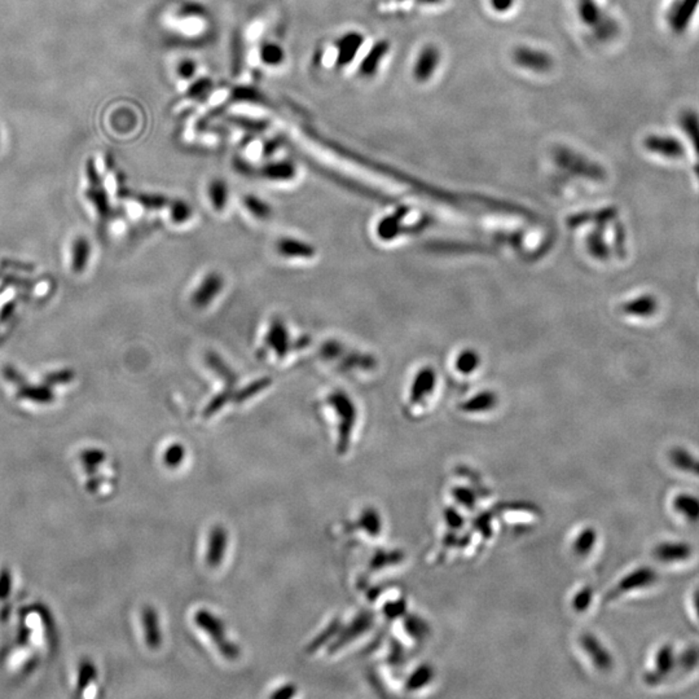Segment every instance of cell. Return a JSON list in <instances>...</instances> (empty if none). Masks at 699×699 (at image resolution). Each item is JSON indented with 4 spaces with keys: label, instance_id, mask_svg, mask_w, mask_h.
Here are the masks:
<instances>
[{
    "label": "cell",
    "instance_id": "cell-1",
    "mask_svg": "<svg viewBox=\"0 0 699 699\" xmlns=\"http://www.w3.org/2000/svg\"><path fill=\"white\" fill-rule=\"evenodd\" d=\"M327 404L333 410L338 423H337V452L338 455H344L350 445L351 436L355 429L357 411L354 401L344 390H333L327 398Z\"/></svg>",
    "mask_w": 699,
    "mask_h": 699
},
{
    "label": "cell",
    "instance_id": "cell-24",
    "mask_svg": "<svg viewBox=\"0 0 699 699\" xmlns=\"http://www.w3.org/2000/svg\"><path fill=\"white\" fill-rule=\"evenodd\" d=\"M356 526L359 528H362L368 536L370 538H377L381 535L382 530H383V523H382V517L379 514V510L376 508H366L362 514L359 517L357 522H356Z\"/></svg>",
    "mask_w": 699,
    "mask_h": 699
},
{
    "label": "cell",
    "instance_id": "cell-47",
    "mask_svg": "<svg viewBox=\"0 0 699 699\" xmlns=\"http://www.w3.org/2000/svg\"><path fill=\"white\" fill-rule=\"evenodd\" d=\"M29 640H30V630L23 626V628H20V632H19V642L21 645H26Z\"/></svg>",
    "mask_w": 699,
    "mask_h": 699
},
{
    "label": "cell",
    "instance_id": "cell-38",
    "mask_svg": "<svg viewBox=\"0 0 699 699\" xmlns=\"http://www.w3.org/2000/svg\"><path fill=\"white\" fill-rule=\"evenodd\" d=\"M97 675V671H96V667L92 663L91 661L88 659H84L82 661L80 665V670H78V681H77V685L80 690H84L87 688L92 681L96 678Z\"/></svg>",
    "mask_w": 699,
    "mask_h": 699
},
{
    "label": "cell",
    "instance_id": "cell-40",
    "mask_svg": "<svg viewBox=\"0 0 699 699\" xmlns=\"http://www.w3.org/2000/svg\"><path fill=\"white\" fill-rule=\"evenodd\" d=\"M12 573L8 569L0 570V601L7 600L12 592Z\"/></svg>",
    "mask_w": 699,
    "mask_h": 699
},
{
    "label": "cell",
    "instance_id": "cell-20",
    "mask_svg": "<svg viewBox=\"0 0 699 699\" xmlns=\"http://www.w3.org/2000/svg\"><path fill=\"white\" fill-rule=\"evenodd\" d=\"M434 677H436V671L431 665H429L427 663L417 665L407 678L404 690H407L410 693H421L434 683V680H436Z\"/></svg>",
    "mask_w": 699,
    "mask_h": 699
},
{
    "label": "cell",
    "instance_id": "cell-2",
    "mask_svg": "<svg viewBox=\"0 0 699 699\" xmlns=\"http://www.w3.org/2000/svg\"><path fill=\"white\" fill-rule=\"evenodd\" d=\"M310 344L309 338H299L298 341L292 340V334L287 329V324L283 319H272L267 332L264 334L263 344L261 347V355H271L276 360L285 359L289 353L294 348H303Z\"/></svg>",
    "mask_w": 699,
    "mask_h": 699
},
{
    "label": "cell",
    "instance_id": "cell-22",
    "mask_svg": "<svg viewBox=\"0 0 699 699\" xmlns=\"http://www.w3.org/2000/svg\"><path fill=\"white\" fill-rule=\"evenodd\" d=\"M646 148L652 150L654 153H658L665 157H680L683 156V145L677 141L676 139L668 138V137H658L653 135L646 139L645 143Z\"/></svg>",
    "mask_w": 699,
    "mask_h": 699
},
{
    "label": "cell",
    "instance_id": "cell-26",
    "mask_svg": "<svg viewBox=\"0 0 699 699\" xmlns=\"http://www.w3.org/2000/svg\"><path fill=\"white\" fill-rule=\"evenodd\" d=\"M389 52V45L386 42H379L367 54V56L362 61L360 71L362 74L372 75L379 69V64Z\"/></svg>",
    "mask_w": 699,
    "mask_h": 699
},
{
    "label": "cell",
    "instance_id": "cell-46",
    "mask_svg": "<svg viewBox=\"0 0 699 699\" xmlns=\"http://www.w3.org/2000/svg\"><path fill=\"white\" fill-rule=\"evenodd\" d=\"M100 484H102V479L99 477H96L95 474H92L90 475V479L87 482V490L92 493H96L99 490Z\"/></svg>",
    "mask_w": 699,
    "mask_h": 699
},
{
    "label": "cell",
    "instance_id": "cell-33",
    "mask_svg": "<svg viewBox=\"0 0 699 699\" xmlns=\"http://www.w3.org/2000/svg\"><path fill=\"white\" fill-rule=\"evenodd\" d=\"M187 451L182 443H172L169 447L165 449L162 455V462L169 469H176L179 468L185 460Z\"/></svg>",
    "mask_w": 699,
    "mask_h": 699
},
{
    "label": "cell",
    "instance_id": "cell-5",
    "mask_svg": "<svg viewBox=\"0 0 699 699\" xmlns=\"http://www.w3.org/2000/svg\"><path fill=\"white\" fill-rule=\"evenodd\" d=\"M656 579H658V573L652 567H649V566L637 567L627 575H624L623 578H620L619 582L614 585V588L608 591V595H606V601L608 602L617 601V600H619L620 597L626 596L630 592L649 588V587L655 584Z\"/></svg>",
    "mask_w": 699,
    "mask_h": 699
},
{
    "label": "cell",
    "instance_id": "cell-41",
    "mask_svg": "<svg viewBox=\"0 0 699 699\" xmlns=\"http://www.w3.org/2000/svg\"><path fill=\"white\" fill-rule=\"evenodd\" d=\"M683 125H685V127L688 128L689 137L693 139V143L696 141L697 144V148L699 152V122L698 118L696 115H687L685 118H683Z\"/></svg>",
    "mask_w": 699,
    "mask_h": 699
},
{
    "label": "cell",
    "instance_id": "cell-12",
    "mask_svg": "<svg viewBox=\"0 0 699 699\" xmlns=\"http://www.w3.org/2000/svg\"><path fill=\"white\" fill-rule=\"evenodd\" d=\"M440 52L434 46H426L417 55V60L413 65V77L418 82H427L436 74L440 64Z\"/></svg>",
    "mask_w": 699,
    "mask_h": 699
},
{
    "label": "cell",
    "instance_id": "cell-7",
    "mask_svg": "<svg viewBox=\"0 0 699 699\" xmlns=\"http://www.w3.org/2000/svg\"><path fill=\"white\" fill-rule=\"evenodd\" d=\"M373 621H375V615L369 611H363L359 615H356L355 619L353 620L348 626H346L344 628L341 627V630L337 633L335 640L331 643L328 653H335V652L344 649V646L348 645L350 642L355 641L359 636L367 633L368 630H370V627L373 626Z\"/></svg>",
    "mask_w": 699,
    "mask_h": 699
},
{
    "label": "cell",
    "instance_id": "cell-17",
    "mask_svg": "<svg viewBox=\"0 0 699 699\" xmlns=\"http://www.w3.org/2000/svg\"><path fill=\"white\" fill-rule=\"evenodd\" d=\"M141 624L144 630V640L150 650H157L162 645V630L157 610L145 606L141 610Z\"/></svg>",
    "mask_w": 699,
    "mask_h": 699
},
{
    "label": "cell",
    "instance_id": "cell-3",
    "mask_svg": "<svg viewBox=\"0 0 699 699\" xmlns=\"http://www.w3.org/2000/svg\"><path fill=\"white\" fill-rule=\"evenodd\" d=\"M193 620L200 630L209 635L224 659L236 661L240 656V648L235 642L230 641V639H227L226 624L215 614L206 608H200L196 611Z\"/></svg>",
    "mask_w": 699,
    "mask_h": 699
},
{
    "label": "cell",
    "instance_id": "cell-18",
    "mask_svg": "<svg viewBox=\"0 0 699 699\" xmlns=\"http://www.w3.org/2000/svg\"><path fill=\"white\" fill-rule=\"evenodd\" d=\"M206 196L214 211L223 213L230 202V185L222 178H213L207 183Z\"/></svg>",
    "mask_w": 699,
    "mask_h": 699
},
{
    "label": "cell",
    "instance_id": "cell-21",
    "mask_svg": "<svg viewBox=\"0 0 699 699\" xmlns=\"http://www.w3.org/2000/svg\"><path fill=\"white\" fill-rule=\"evenodd\" d=\"M668 459L677 470L699 478V458L689 452L687 448H672L668 453Z\"/></svg>",
    "mask_w": 699,
    "mask_h": 699
},
{
    "label": "cell",
    "instance_id": "cell-29",
    "mask_svg": "<svg viewBox=\"0 0 699 699\" xmlns=\"http://www.w3.org/2000/svg\"><path fill=\"white\" fill-rule=\"evenodd\" d=\"M167 209H169V219L175 226L185 224L193 217L192 207L183 200H174V201L170 200V204Z\"/></svg>",
    "mask_w": 699,
    "mask_h": 699
},
{
    "label": "cell",
    "instance_id": "cell-11",
    "mask_svg": "<svg viewBox=\"0 0 699 699\" xmlns=\"http://www.w3.org/2000/svg\"><path fill=\"white\" fill-rule=\"evenodd\" d=\"M257 175L271 183H289L298 175V170L292 160L271 161L257 170Z\"/></svg>",
    "mask_w": 699,
    "mask_h": 699
},
{
    "label": "cell",
    "instance_id": "cell-37",
    "mask_svg": "<svg viewBox=\"0 0 699 699\" xmlns=\"http://www.w3.org/2000/svg\"><path fill=\"white\" fill-rule=\"evenodd\" d=\"M698 3L699 0H683L676 10V13H675L677 16H675V20H672L671 23L678 30H683L684 29L683 25L688 23L689 19H690V13H691L693 10H696Z\"/></svg>",
    "mask_w": 699,
    "mask_h": 699
},
{
    "label": "cell",
    "instance_id": "cell-27",
    "mask_svg": "<svg viewBox=\"0 0 699 699\" xmlns=\"http://www.w3.org/2000/svg\"><path fill=\"white\" fill-rule=\"evenodd\" d=\"M271 385H272V379L271 377H262V379L252 381L250 383H248L242 389L235 390V395H233V401L232 403L242 404V403L252 399L254 396L259 395L261 392H263L264 390L268 389Z\"/></svg>",
    "mask_w": 699,
    "mask_h": 699
},
{
    "label": "cell",
    "instance_id": "cell-10",
    "mask_svg": "<svg viewBox=\"0 0 699 699\" xmlns=\"http://www.w3.org/2000/svg\"><path fill=\"white\" fill-rule=\"evenodd\" d=\"M600 535L593 526H584L576 530L570 541V552L578 561L588 560L598 545Z\"/></svg>",
    "mask_w": 699,
    "mask_h": 699
},
{
    "label": "cell",
    "instance_id": "cell-28",
    "mask_svg": "<svg viewBox=\"0 0 699 699\" xmlns=\"http://www.w3.org/2000/svg\"><path fill=\"white\" fill-rule=\"evenodd\" d=\"M595 601V591L592 587L585 585L579 588L570 601V606L573 608L575 614H584L589 608H592Z\"/></svg>",
    "mask_w": 699,
    "mask_h": 699
},
{
    "label": "cell",
    "instance_id": "cell-30",
    "mask_svg": "<svg viewBox=\"0 0 699 699\" xmlns=\"http://www.w3.org/2000/svg\"><path fill=\"white\" fill-rule=\"evenodd\" d=\"M403 560H404V556L399 550H391V552L379 550L369 562V570L379 571L381 569H385L388 566L401 563Z\"/></svg>",
    "mask_w": 699,
    "mask_h": 699
},
{
    "label": "cell",
    "instance_id": "cell-13",
    "mask_svg": "<svg viewBox=\"0 0 699 699\" xmlns=\"http://www.w3.org/2000/svg\"><path fill=\"white\" fill-rule=\"evenodd\" d=\"M364 46V35L357 32H350L337 42L335 45V62L340 67L350 65L360 54Z\"/></svg>",
    "mask_w": 699,
    "mask_h": 699
},
{
    "label": "cell",
    "instance_id": "cell-43",
    "mask_svg": "<svg viewBox=\"0 0 699 699\" xmlns=\"http://www.w3.org/2000/svg\"><path fill=\"white\" fill-rule=\"evenodd\" d=\"M516 0H490L491 8L496 13H506L514 7Z\"/></svg>",
    "mask_w": 699,
    "mask_h": 699
},
{
    "label": "cell",
    "instance_id": "cell-42",
    "mask_svg": "<svg viewBox=\"0 0 699 699\" xmlns=\"http://www.w3.org/2000/svg\"><path fill=\"white\" fill-rule=\"evenodd\" d=\"M297 691H298V689H297L296 685H293V684H287V685H284V687H281V688H279L276 690V691H274V693L271 694V698H293V697L297 694Z\"/></svg>",
    "mask_w": 699,
    "mask_h": 699
},
{
    "label": "cell",
    "instance_id": "cell-9",
    "mask_svg": "<svg viewBox=\"0 0 699 699\" xmlns=\"http://www.w3.org/2000/svg\"><path fill=\"white\" fill-rule=\"evenodd\" d=\"M513 60L522 69L534 73H545L552 68V58L541 49L532 47H519L513 52Z\"/></svg>",
    "mask_w": 699,
    "mask_h": 699
},
{
    "label": "cell",
    "instance_id": "cell-16",
    "mask_svg": "<svg viewBox=\"0 0 699 699\" xmlns=\"http://www.w3.org/2000/svg\"><path fill=\"white\" fill-rule=\"evenodd\" d=\"M676 663V655L675 650L671 645H663L658 649L654 658V670L645 675V680L650 684L655 685L659 681H662L663 677L667 676L675 667Z\"/></svg>",
    "mask_w": 699,
    "mask_h": 699
},
{
    "label": "cell",
    "instance_id": "cell-4",
    "mask_svg": "<svg viewBox=\"0 0 699 699\" xmlns=\"http://www.w3.org/2000/svg\"><path fill=\"white\" fill-rule=\"evenodd\" d=\"M578 649L598 672H610L614 667V656L608 646L592 632H584L578 637Z\"/></svg>",
    "mask_w": 699,
    "mask_h": 699
},
{
    "label": "cell",
    "instance_id": "cell-25",
    "mask_svg": "<svg viewBox=\"0 0 699 699\" xmlns=\"http://www.w3.org/2000/svg\"><path fill=\"white\" fill-rule=\"evenodd\" d=\"M242 206L248 211V214H250L252 218L257 219L259 222H267L274 215V210L271 205L258 196H244Z\"/></svg>",
    "mask_w": 699,
    "mask_h": 699
},
{
    "label": "cell",
    "instance_id": "cell-6",
    "mask_svg": "<svg viewBox=\"0 0 699 699\" xmlns=\"http://www.w3.org/2000/svg\"><path fill=\"white\" fill-rule=\"evenodd\" d=\"M226 287V280L218 271H210L200 280L195 289L191 293V305L196 310H206L210 307L219 296L223 293Z\"/></svg>",
    "mask_w": 699,
    "mask_h": 699
},
{
    "label": "cell",
    "instance_id": "cell-48",
    "mask_svg": "<svg viewBox=\"0 0 699 699\" xmlns=\"http://www.w3.org/2000/svg\"><path fill=\"white\" fill-rule=\"evenodd\" d=\"M693 608H694L696 615H697V618L699 620V589H697L694 592V595H693Z\"/></svg>",
    "mask_w": 699,
    "mask_h": 699
},
{
    "label": "cell",
    "instance_id": "cell-14",
    "mask_svg": "<svg viewBox=\"0 0 699 699\" xmlns=\"http://www.w3.org/2000/svg\"><path fill=\"white\" fill-rule=\"evenodd\" d=\"M653 556L663 563L688 561L693 556V547L685 541H662L654 547Z\"/></svg>",
    "mask_w": 699,
    "mask_h": 699
},
{
    "label": "cell",
    "instance_id": "cell-31",
    "mask_svg": "<svg viewBox=\"0 0 699 699\" xmlns=\"http://www.w3.org/2000/svg\"><path fill=\"white\" fill-rule=\"evenodd\" d=\"M341 627H342V626H341V620L338 619V618H335V619L332 620V621L328 624V627H327L325 630H322V632H320V633H319V635H318V636H316V637H315V639H313V640L307 645V649H306V650H307V653H316L322 645H325L327 642L331 641L332 639H334V637L337 636V633L340 632Z\"/></svg>",
    "mask_w": 699,
    "mask_h": 699
},
{
    "label": "cell",
    "instance_id": "cell-23",
    "mask_svg": "<svg viewBox=\"0 0 699 699\" xmlns=\"http://www.w3.org/2000/svg\"><path fill=\"white\" fill-rule=\"evenodd\" d=\"M206 364L219 379H222L228 389H235L239 382V376L236 372L215 353H209L206 355Z\"/></svg>",
    "mask_w": 699,
    "mask_h": 699
},
{
    "label": "cell",
    "instance_id": "cell-34",
    "mask_svg": "<svg viewBox=\"0 0 699 699\" xmlns=\"http://www.w3.org/2000/svg\"><path fill=\"white\" fill-rule=\"evenodd\" d=\"M73 268L75 272H80L86 268L87 261L90 258V244L83 237H80L74 242L73 249Z\"/></svg>",
    "mask_w": 699,
    "mask_h": 699
},
{
    "label": "cell",
    "instance_id": "cell-35",
    "mask_svg": "<svg viewBox=\"0 0 699 699\" xmlns=\"http://www.w3.org/2000/svg\"><path fill=\"white\" fill-rule=\"evenodd\" d=\"M105 459H106V455L102 449H97V448L84 449L80 455L82 464L84 465V469L90 475L96 473V470L103 464Z\"/></svg>",
    "mask_w": 699,
    "mask_h": 699
},
{
    "label": "cell",
    "instance_id": "cell-32",
    "mask_svg": "<svg viewBox=\"0 0 699 699\" xmlns=\"http://www.w3.org/2000/svg\"><path fill=\"white\" fill-rule=\"evenodd\" d=\"M259 56H261V61L265 67H272V68L281 65L285 60L284 49L276 43H264L261 48Z\"/></svg>",
    "mask_w": 699,
    "mask_h": 699
},
{
    "label": "cell",
    "instance_id": "cell-39",
    "mask_svg": "<svg viewBox=\"0 0 699 699\" xmlns=\"http://www.w3.org/2000/svg\"><path fill=\"white\" fill-rule=\"evenodd\" d=\"M196 73H197V64H196L195 60L183 58L182 61H179V64L176 67L178 80H183V82L193 80Z\"/></svg>",
    "mask_w": 699,
    "mask_h": 699
},
{
    "label": "cell",
    "instance_id": "cell-8",
    "mask_svg": "<svg viewBox=\"0 0 699 699\" xmlns=\"http://www.w3.org/2000/svg\"><path fill=\"white\" fill-rule=\"evenodd\" d=\"M275 252L287 261H311L316 257V248L298 237L283 236L275 242Z\"/></svg>",
    "mask_w": 699,
    "mask_h": 699
},
{
    "label": "cell",
    "instance_id": "cell-45",
    "mask_svg": "<svg viewBox=\"0 0 699 699\" xmlns=\"http://www.w3.org/2000/svg\"><path fill=\"white\" fill-rule=\"evenodd\" d=\"M4 375H5L7 379H10L11 382H13V383H19V385H20V383H23V377H21V376H20V373H19L17 370H14L13 368H7V369L4 370Z\"/></svg>",
    "mask_w": 699,
    "mask_h": 699
},
{
    "label": "cell",
    "instance_id": "cell-44",
    "mask_svg": "<svg viewBox=\"0 0 699 699\" xmlns=\"http://www.w3.org/2000/svg\"><path fill=\"white\" fill-rule=\"evenodd\" d=\"M71 377H73L71 372H69V370H61V372H58V373H52V375L47 376L46 381L48 383H67V382H69Z\"/></svg>",
    "mask_w": 699,
    "mask_h": 699
},
{
    "label": "cell",
    "instance_id": "cell-19",
    "mask_svg": "<svg viewBox=\"0 0 699 699\" xmlns=\"http://www.w3.org/2000/svg\"><path fill=\"white\" fill-rule=\"evenodd\" d=\"M672 508L677 514L690 523L699 522V496L693 493H677L672 499Z\"/></svg>",
    "mask_w": 699,
    "mask_h": 699
},
{
    "label": "cell",
    "instance_id": "cell-36",
    "mask_svg": "<svg viewBox=\"0 0 699 699\" xmlns=\"http://www.w3.org/2000/svg\"><path fill=\"white\" fill-rule=\"evenodd\" d=\"M19 396L27 401H36V403H51L54 401L52 391L47 388H36V386H25L20 390Z\"/></svg>",
    "mask_w": 699,
    "mask_h": 699
},
{
    "label": "cell",
    "instance_id": "cell-15",
    "mask_svg": "<svg viewBox=\"0 0 699 699\" xmlns=\"http://www.w3.org/2000/svg\"><path fill=\"white\" fill-rule=\"evenodd\" d=\"M228 544V534L227 530L217 525L211 528L209 535V544H207L206 557L205 561L210 569H217L224 560L226 550Z\"/></svg>",
    "mask_w": 699,
    "mask_h": 699
}]
</instances>
